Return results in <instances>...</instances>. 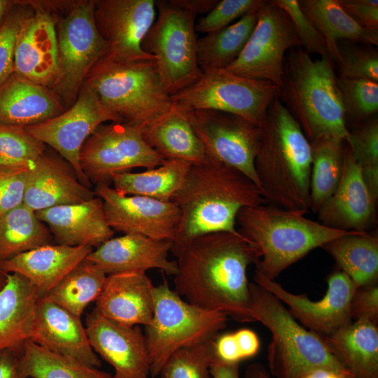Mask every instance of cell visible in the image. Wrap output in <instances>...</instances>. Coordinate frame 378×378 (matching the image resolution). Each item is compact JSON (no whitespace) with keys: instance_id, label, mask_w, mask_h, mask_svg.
Listing matches in <instances>:
<instances>
[{"instance_id":"obj_38","label":"cell","mask_w":378,"mask_h":378,"mask_svg":"<svg viewBox=\"0 0 378 378\" xmlns=\"http://www.w3.org/2000/svg\"><path fill=\"white\" fill-rule=\"evenodd\" d=\"M106 276L100 268L85 259L42 298L81 318L87 306L99 297Z\"/></svg>"},{"instance_id":"obj_26","label":"cell","mask_w":378,"mask_h":378,"mask_svg":"<svg viewBox=\"0 0 378 378\" xmlns=\"http://www.w3.org/2000/svg\"><path fill=\"white\" fill-rule=\"evenodd\" d=\"M58 244L97 248L113 237L101 198L51 207L36 211Z\"/></svg>"},{"instance_id":"obj_15","label":"cell","mask_w":378,"mask_h":378,"mask_svg":"<svg viewBox=\"0 0 378 378\" xmlns=\"http://www.w3.org/2000/svg\"><path fill=\"white\" fill-rule=\"evenodd\" d=\"M108 121L120 122L102 104L96 94L83 85L70 108L57 116L24 128L52 148L73 167L80 182L92 188V183L80 167V153L86 139Z\"/></svg>"},{"instance_id":"obj_55","label":"cell","mask_w":378,"mask_h":378,"mask_svg":"<svg viewBox=\"0 0 378 378\" xmlns=\"http://www.w3.org/2000/svg\"><path fill=\"white\" fill-rule=\"evenodd\" d=\"M301 378H354L346 368H316L305 373Z\"/></svg>"},{"instance_id":"obj_40","label":"cell","mask_w":378,"mask_h":378,"mask_svg":"<svg viewBox=\"0 0 378 378\" xmlns=\"http://www.w3.org/2000/svg\"><path fill=\"white\" fill-rule=\"evenodd\" d=\"M371 196L378 199V121L374 118L354 131L344 140Z\"/></svg>"},{"instance_id":"obj_30","label":"cell","mask_w":378,"mask_h":378,"mask_svg":"<svg viewBox=\"0 0 378 378\" xmlns=\"http://www.w3.org/2000/svg\"><path fill=\"white\" fill-rule=\"evenodd\" d=\"M142 134L164 160H181L193 164L206 158L184 109L174 103L166 113L142 127Z\"/></svg>"},{"instance_id":"obj_3","label":"cell","mask_w":378,"mask_h":378,"mask_svg":"<svg viewBox=\"0 0 378 378\" xmlns=\"http://www.w3.org/2000/svg\"><path fill=\"white\" fill-rule=\"evenodd\" d=\"M255 169L267 203L309 210L312 146L279 97L258 125Z\"/></svg>"},{"instance_id":"obj_22","label":"cell","mask_w":378,"mask_h":378,"mask_svg":"<svg viewBox=\"0 0 378 378\" xmlns=\"http://www.w3.org/2000/svg\"><path fill=\"white\" fill-rule=\"evenodd\" d=\"M171 241L137 234L111 238L93 249L86 260L106 275L123 272H144L160 269L167 275L177 272L176 261L169 259Z\"/></svg>"},{"instance_id":"obj_34","label":"cell","mask_w":378,"mask_h":378,"mask_svg":"<svg viewBox=\"0 0 378 378\" xmlns=\"http://www.w3.org/2000/svg\"><path fill=\"white\" fill-rule=\"evenodd\" d=\"M191 165L184 160H167L161 165L142 172L118 174L112 178L113 188L125 195L172 201L182 187Z\"/></svg>"},{"instance_id":"obj_4","label":"cell","mask_w":378,"mask_h":378,"mask_svg":"<svg viewBox=\"0 0 378 378\" xmlns=\"http://www.w3.org/2000/svg\"><path fill=\"white\" fill-rule=\"evenodd\" d=\"M307 210L285 209L272 204L243 208L237 216L238 232L254 247L255 270L274 280L312 250L349 233L307 217Z\"/></svg>"},{"instance_id":"obj_49","label":"cell","mask_w":378,"mask_h":378,"mask_svg":"<svg viewBox=\"0 0 378 378\" xmlns=\"http://www.w3.org/2000/svg\"><path fill=\"white\" fill-rule=\"evenodd\" d=\"M351 314L356 321L378 322V284L356 288L351 303Z\"/></svg>"},{"instance_id":"obj_53","label":"cell","mask_w":378,"mask_h":378,"mask_svg":"<svg viewBox=\"0 0 378 378\" xmlns=\"http://www.w3.org/2000/svg\"><path fill=\"white\" fill-rule=\"evenodd\" d=\"M172 4L196 15L207 14L218 4L217 0H170Z\"/></svg>"},{"instance_id":"obj_10","label":"cell","mask_w":378,"mask_h":378,"mask_svg":"<svg viewBox=\"0 0 378 378\" xmlns=\"http://www.w3.org/2000/svg\"><path fill=\"white\" fill-rule=\"evenodd\" d=\"M279 95L280 88L269 81L214 69L202 71L192 84L171 97L173 103L185 108L223 111L258 126Z\"/></svg>"},{"instance_id":"obj_23","label":"cell","mask_w":378,"mask_h":378,"mask_svg":"<svg viewBox=\"0 0 378 378\" xmlns=\"http://www.w3.org/2000/svg\"><path fill=\"white\" fill-rule=\"evenodd\" d=\"M95 196L94 190L80 182L64 158L46 149L29 171L23 204L36 212L83 202Z\"/></svg>"},{"instance_id":"obj_18","label":"cell","mask_w":378,"mask_h":378,"mask_svg":"<svg viewBox=\"0 0 378 378\" xmlns=\"http://www.w3.org/2000/svg\"><path fill=\"white\" fill-rule=\"evenodd\" d=\"M155 8L154 0H94V22L106 52L126 58L152 56L141 42L155 20Z\"/></svg>"},{"instance_id":"obj_45","label":"cell","mask_w":378,"mask_h":378,"mask_svg":"<svg viewBox=\"0 0 378 378\" xmlns=\"http://www.w3.org/2000/svg\"><path fill=\"white\" fill-rule=\"evenodd\" d=\"M33 8L20 1L10 11L0 30V85L14 73V56L16 38L22 22Z\"/></svg>"},{"instance_id":"obj_13","label":"cell","mask_w":378,"mask_h":378,"mask_svg":"<svg viewBox=\"0 0 378 378\" xmlns=\"http://www.w3.org/2000/svg\"><path fill=\"white\" fill-rule=\"evenodd\" d=\"M293 23L271 1H263L255 26L241 52L225 69L247 78L283 83L284 57L288 50L300 48Z\"/></svg>"},{"instance_id":"obj_37","label":"cell","mask_w":378,"mask_h":378,"mask_svg":"<svg viewBox=\"0 0 378 378\" xmlns=\"http://www.w3.org/2000/svg\"><path fill=\"white\" fill-rule=\"evenodd\" d=\"M19 369L22 378H112L107 372L50 351L31 340L23 346Z\"/></svg>"},{"instance_id":"obj_8","label":"cell","mask_w":378,"mask_h":378,"mask_svg":"<svg viewBox=\"0 0 378 378\" xmlns=\"http://www.w3.org/2000/svg\"><path fill=\"white\" fill-rule=\"evenodd\" d=\"M154 311L151 323L145 326L150 373L155 377L176 350L215 339L225 328L227 316L192 305L164 281L154 287Z\"/></svg>"},{"instance_id":"obj_20","label":"cell","mask_w":378,"mask_h":378,"mask_svg":"<svg viewBox=\"0 0 378 378\" xmlns=\"http://www.w3.org/2000/svg\"><path fill=\"white\" fill-rule=\"evenodd\" d=\"M59 18L57 15L33 8L22 22L15 46L14 72L49 89L57 75Z\"/></svg>"},{"instance_id":"obj_46","label":"cell","mask_w":378,"mask_h":378,"mask_svg":"<svg viewBox=\"0 0 378 378\" xmlns=\"http://www.w3.org/2000/svg\"><path fill=\"white\" fill-rule=\"evenodd\" d=\"M262 0H222L195 25V31L209 34L223 29L233 20L260 7Z\"/></svg>"},{"instance_id":"obj_31","label":"cell","mask_w":378,"mask_h":378,"mask_svg":"<svg viewBox=\"0 0 378 378\" xmlns=\"http://www.w3.org/2000/svg\"><path fill=\"white\" fill-rule=\"evenodd\" d=\"M323 338L332 354L354 378H378L377 324L355 321Z\"/></svg>"},{"instance_id":"obj_17","label":"cell","mask_w":378,"mask_h":378,"mask_svg":"<svg viewBox=\"0 0 378 378\" xmlns=\"http://www.w3.org/2000/svg\"><path fill=\"white\" fill-rule=\"evenodd\" d=\"M94 192L102 199L107 223L114 232L170 241L174 239L181 218L174 202L125 195L104 183L97 184Z\"/></svg>"},{"instance_id":"obj_42","label":"cell","mask_w":378,"mask_h":378,"mask_svg":"<svg viewBox=\"0 0 378 378\" xmlns=\"http://www.w3.org/2000/svg\"><path fill=\"white\" fill-rule=\"evenodd\" d=\"M214 340L181 348L167 360L161 378H211L210 366L216 357Z\"/></svg>"},{"instance_id":"obj_5","label":"cell","mask_w":378,"mask_h":378,"mask_svg":"<svg viewBox=\"0 0 378 378\" xmlns=\"http://www.w3.org/2000/svg\"><path fill=\"white\" fill-rule=\"evenodd\" d=\"M332 62L330 57L314 59L295 48L284 66L279 98L310 144L323 139L344 141L349 133Z\"/></svg>"},{"instance_id":"obj_11","label":"cell","mask_w":378,"mask_h":378,"mask_svg":"<svg viewBox=\"0 0 378 378\" xmlns=\"http://www.w3.org/2000/svg\"><path fill=\"white\" fill-rule=\"evenodd\" d=\"M57 75L50 89L66 109L76 101L90 70L107 45L94 18V0L77 1L56 24Z\"/></svg>"},{"instance_id":"obj_33","label":"cell","mask_w":378,"mask_h":378,"mask_svg":"<svg viewBox=\"0 0 378 378\" xmlns=\"http://www.w3.org/2000/svg\"><path fill=\"white\" fill-rule=\"evenodd\" d=\"M357 288L377 283L378 237L368 232L350 231L321 246Z\"/></svg>"},{"instance_id":"obj_52","label":"cell","mask_w":378,"mask_h":378,"mask_svg":"<svg viewBox=\"0 0 378 378\" xmlns=\"http://www.w3.org/2000/svg\"><path fill=\"white\" fill-rule=\"evenodd\" d=\"M20 355L10 350L0 352V378H22L19 369Z\"/></svg>"},{"instance_id":"obj_44","label":"cell","mask_w":378,"mask_h":378,"mask_svg":"<svg viewBox=\"0 0 378 378\" xmlns=\"http://www.w3.org/2000/svg\"><path fill=\"white\" fill-rule=\"evenodd\" d=\"M338 45L341 78L362 79L378 83V54L370 46Z\"/></svg>"},{"instance_id":"obj_43","label":"cell","mask_w":378,"mask_h":378,"mask_svg":"<svg viewBox=\"0 0 378 378\" xmlns=\"http://www.w3.org/2000/svg\"><path fill=\"white\" fill-rule=\"evenodd\" d=\"M345 119L359 122L378 111V83L362 79L337 78Z\"/></svg>"},{"instance_id":"obj_12","label":"cell","mask_w":378,"mask_h":378,"mask_svg":"<svg viewBox=\"0 0 378 378\" xmlns=\"http://www.w3.org/2000/svg\"><path fill=\"white\" fill-rule=\"evenodd\" d=\"M164 160L144 140L142 128L122 122L102 124L86 139L80 167L95 185H109L113 177L132 169H152Z\"/></svg>"},{"instance_id":"obj_2","label":"cell","mask_w":378,"mask_h":378,"mask_svg":"<svg viewBox=\"0 0 378 378\" xmlns=\"http://www.w3.org/2000/svg\"><path fill=\"white\" fill-rule=\"evenodd\" d=\"M181 218L170 252L176 258L195 238L218 232L237 234V216L245 207L267 204L258 187L237 169L206 155L193 164L172 200Z\"/></svg>"},{"instance_id":"obj_54","label":"cell","mask_w":378,"mask_h":378,"mask_svg":"<svg viewBox=\"0 0 378 378\" xmlns=\"http://www.w3.org/2000/svg\"><path fill=\"white\" fill-rule=\"evenodd\" d=\"M239 363H225L215 357L210 366L212 378H239Z\"/></svg>"},{"instance_id":"obj_57","label":"cell","mask_w":378,"mask_h":378,"mask_svg":"<svg viewBox=\"0 0 378 378\" xmlns=\"http://www.w3.org/2000/svg\"><path fill=\"white\" fill-rule=\"evenodd\" d=\"M15 5V0H0V30L3 27L10 11Z\"/></svg>"},{"instance_id":"obj_58","label":"cell","mask_w":378,"mask_h":378,"mask_svg":"<svg viewBox=\"0 0 378 378\" xmlns=\"http://www.w3.org/2000/svg\"><path fill=\"white\" fill-rule=\"evenodd\" d=\"M7 275H8V274L4 272L0 268V291L3 289V288L4 287L6 283Z\"/></svg>"},{"instance_id":"obj_32","label":"cell","mask_w":378,"mask_h":378,"mask_svg":"<svg viewBox=\"0 0 378 378\" xmlns=\"http://www.w3.org/2000/svg\"><path fill=\"white\" fill-rule=\"evenodd\" d=\"M301 10L324 38L330 57L338 62L339 40L363 46L378 45V30L359 25L342 8L337 0H301Z\"/></svg>"},{"instance_id":"obj_29","label":"cell","mask_w":378,"mask_h":378,"mask_svg":"<svg viewBox=\"0 0 378 378\" xmlns=\"http://www.w3.org/2000/svg\"><path fill=\"white\" fill-rule=\"evenodd\" d=\"M40 297L35 287L23 276L10 273L0 291V352L21 354L24 343L31 340L36 309Z\"/></svg>"},{"instance_id":"obj_35","label":"cell","mask_w":378,"mask_h":378,"mask_svg":"<svg viewBox=\"0 0 378 378\" xmlns=\"http://www.w3.org/2000/svg\"><path fill=\"white\" fill-rule=\"evenodd\" d=\"M258 10L197 40V61L201 71L225 69L238 57L255 26Z\"/></svg>"},{"instance_id":"obj_51","label":"cell","mask_w":378,"mask_h":378,"mask_svg":"<svg viewBox=\"0 0 378 378\" xmlns=\"http://www.w3.org/2000/svg\"><path fill=\"white\" fill-rule=\"evenodd\" d=\"M216 358L230 363H239L247 359L239 332L218 335L214 340Z\"/></svg>"},{"instance_id":"obj_16","label":"cell","mask_w":378,"mask_h":378,"mask_svg":"<svg viewBox=\"0 0 378 378\" xmlns=\"http://www.w3.org/2000/svg\"><path fill=\"white\" fill-rule=\"evenodd\" d=\"M253 280L286 304L295 319L318 335L329 336L352 322L351 303L357 287L342 270L329 275L326 294L318 301L290 293L256 270Z\"/></svg>"},{"instance_id":"obj_36","label":"cell","mask_w":378,"mask_h":378,"mask_svg":"<svg viewBox=\"0 0 378 378\" xmlns=\"http://www.w3.org/2000/svg\"><path fill=\"white\" fill-rule=\"evenodd\" d=\"M52 235L36 212L24 204L0 220V262L52 244Z\"/></svg>"},{"instance_id":"obj_47","label":"cell","mask_w":378,"mask_h":378,"mask_svg":"<svg viewBox=\"0 0 378 378\" xmlns=\"http://www.w3.org/2000/svg\"><path fill=\"white\" fill-rule=\"evenodd\" d=\"M271 1L288 15L301 46L305 47L307 52L316 53L322 57H330L324 38L301 10L298 0Z\"/></svg>"},{"instance_id":"obj_27","label":"cell","mask_w":378,"mask_h":378,"mask_svg":"<svg viewBox=\"0 0 378 378\" xmlns=\"http://www.w3.org/2000/svg\"><path fill=\"white\" fill-rule=\"evenodd\" d=\"M92 250L88 246L50 244L1 262L0 268L7 274L15 273L27 279L42 298Z\"/></svg>"},{"instance_id":"obj_19","label":"cell","mask_w":378,"mask_h":378,"mask_svg":"<svg viewBox=\"0 0 378 378\" xmlns=\"http://www.w3.org/2000/svg\"><path fill=\"white\" fill-rule=\"evenodd\" d=\"M85 330L94 351L113 368L112 378H149V356L139 326L115 323L93 309L86 316Z\"/></svg>"},{"instance_id":"obj_1","label":"cell","mask_w":378,"mask_h":378,"mask_svg":"<svg viewBox=\"0 0 378 378\" xmlns=\"http://www.w3.org/2000/svg\"><path fill=\"white\" fill-rule=\"evenodd\" d=\"M177 258L174 291L184 300L205 310L223 312L238 322H253L247 269L258 256L239 232L199 236Z\"/></svg>"},{"instance_id":"obj_24","label":"cell","mask_w":378,"mask_h":378,"mask_svg":"<svg viewBox=\"0 0 378 378\" xmlns=\"http://www.w3.org/2000/svg\"><path fill=\"white\" fill-rule=\"evenodd\" d=\"M31 340L50 351L88 366H102L101 360L90 345L81 318L46 298H40L38 302Z\"/></svg>"},{"instance_id":"obj_50","label":"cell","mask_w":378,"mask_h":378,"mask_svg":"<svg viewBox=\"0 0 378 378\" xmlns=\"http://www.w3.org/2000/svg\"><path fill=\"white\" fill-rule=\"evenodd\" d=\"M344 11L361 27L378 30L377 0H337Z\"/></svg>"},{"instance_id":"obj_48","label":"cell","mask_w":378,"mask_h":378,"mask_svg":"<svg viewBox=\"0 0 378 378\" xmlns=\"http://www.w3.org/2000/svg\"><path fill=\"white\" fill-rule=\"evenodd\" d=\"M31 167L0 166V220L23 204Z\"/></svg>"},{"instance_id":"obj_7","label":"cell","mask_w":378,"mask_h":378,"mask_svg":"<svg viewBox=\"0 0 378 378\" xmlns=\"http://www.w3.org/2000/svg\"><path fill=\"white\" fill-rule=\"evenodd\" d=\"M249 314L253 322L268 328L270 371L276 378H301L316 368H345L335 357L323 336L306 330L271 292L249 284Z\"/></svg>"},{"instance_id":"obj_25","label":"cell","mask_w":378,"mask_h":378,"mask_svg":"<svg viewBox=\"0 0 378 378\" xmlns=\"http://www.w3.org/2000/svg\"><path fill=\"white\" fill-rule=\"evenodd\" d=\"M154 286L144 272L107 275L94 310L115 323L148 326L154 311Z\"/></svg>"},{"instance_id":"obj_21","label":"cell","mask_w":378,"mask_h":378,"mask_svg":"<svg viewBox=\"0 0 378 378\" xmlns=\"http://www.w3.org/2000/svg\"><path fill=\"white\" fill-rule=\"evenodd\" d=\"M376 202L349 149H344L343 167L338 186L316 213L320 223L337 230L368 232L375 222Z\"/></svg>"},{"instance_id":"obj_41","label":"cell","mask_w":378,"mask_h":378,"mask_svg":"<svg viewBox=\"0 0 378 378\" xmlns=\"http://www.w3.org/2000/svg\"><path fill=\"white\" fill-rule=\"evenodd\" d=\"M46 150L24 127L0 124V166L31 167Z\"/></svg>"},{"instance_id":"obj_9","label":"cell","mask_w":378,"mask_h":378,"mask_svg":"<svg viewBox=\"0 0 378 378\" xmlns=\"http://www.w3.org/2000/svg\"><path fill=\"white\" fill-rule=\"evenodd\" d=\"M158 16L141 42L155 59L163 85L170 96L192 84L200 76L197 61L196 14L155 1Z\"/></svg>"},{"instance_id":"obj_39","label":"cell","mask_w":378,"mask_h":378,"mask_svg":"<svg viewBox=\"0 0 378 378\" xmlns=\"http://www.w3.org/2000/svg\"><path fill=\"white\" fill-rule=\"evenodd\" d=\"M343 140L323 139L312 146L309 209L317 213L336 190L344 159Z\"/></svg>"},{"instance_id":"obj_56","label":"cell","mask_w":378,"mask_h":378,"mask_svg":"<svg viewBox=\"0 0 378 378\" xmlns=\"http://www.w3.org/2000/svg\"><path fill=\"white\" fill-rule=\"evenodd\" d=\"M245 378H271V377L265 366L259 363H255L246 368Z\"/></svg>"},{"instance_id":"obj_6","label":"cell","mask_w":378,"mask_h":378,"mask_svg":"<svg viewBox=\"0 0 378 378\" xmlns=\"http://www.w3.org/2000/svg\"><path fill=\"white\" fill-rule=\"evenodd\" d=\"M83 85L120 122L144 127L172 106L155 57H121L105 52L88 74Z\"/></svg>"},{"instance_id":"obj_28","label":"cell","mask_w":378,"mask_h":378,"mask_svg":"<svg viewBox=\"0 0 378 378\" xmlns=\"http://www.w3.org/2000/svg\"><path fill=\"white\" fill-rule=\"evenodd\" d=\"M66 110L50 89L15 72L0 85V124L27 127Z\"/></svg>"},{"instance_id":"obj_14","label":"cell","mask_w":378,"mask_h":378,"mask_svg":"<svg viewBox=\"0 0 378 378\" xmlns=\"http://www.w3.org/2000/svg\"><path fill=\"white\" fill-rule=\"evenodd\" d=\"M183 108L206 155L241 172L261 190L255 169L258 126L223 111Z\"/></svg>"}]
</instances>
